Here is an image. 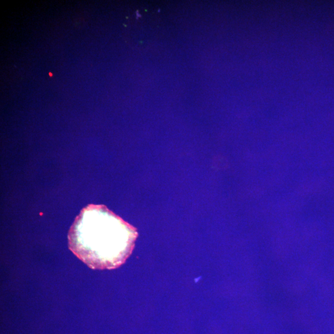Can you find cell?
<instances>
[{
    "instance_id": "obj_1",
    "label": "cell",
    "mask_w": 334,
    "mask_h": 334,
    "mask_svg": "<svg viewBox=\"0 0 334 334\" xmlns=\"http://www.w3.org/2000/svg\"><path fill=\"white\" fill-rule=\"evenodd\" d=\"M136 229L104 205L82 210L70 228L69 249L93 269H113L132 254Z\"/></svg>"
}]
</instances>
